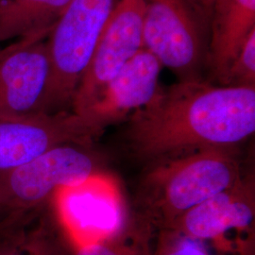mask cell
<instances>
[{
    "label": "cell",
    "instance_id": "6da1fadb",
    "mask_svg": "<svg viewBox=\"0 0 255 255\" xmlns=\"http://www.w3.org/2000/svg\"><path fill=\"white\" fill-rule=\"evenodd\" d=\"M255 132V87L185 81L159 87L129 118L125 137L149 164L208 147L237 146Z\"/></svg>",
    "mask_w": 255,
    "mask_h": 255
},
{
    "label": "cell",
    "instance_id": "7a4b0ae2",
    "mask_svg": "<svg viewBox=\"0 0 255 255\" xmlns=\"http://www.w3.org/2000/svg\"><path fill=\"white\" fill-rule=\"evenodd\" d=\"M150 164L139 188L140 218L161 230L243 177L237 146L203 148Z\"/></svg>",
    "mask_w": 255,
    "mask_h": 255
},
{
    "label": "cell",
    "instance_id": "3957f363",
    "mask_svg": "<svg viewBox=\"0 0 255 255\" xmlns=\"http://www.w3.org/2000/svg\"><path fill=\"white\" fill-rule=\"evenodd\" d=\"M118 0H71L46 39L50 71L42 111L72 106L74 96Z\"/></svg>",
    "mask_w": 255,
    "mask_h": 255
},
{
    "label": "cell",
    "instance_id": "277c9868",
    "mask_svg": "<svg viewBox=\"0 0 255 255\" xmlns=\"http://www.w3.org/2000/svg\"><path fill=\"white\" fill-rule=\"evenodd\" d=\"M209 31L185 0H145L143 48L180 82L201 81Z\"/></svg>",
    "mask_w": 255,
    "mask_h": 255
},
{
    "label": "cell",
    "instance_id": "5b68a950",
    "mask_svg": "<svg viewBox=\"0 0 255 255\" xmlns=\"http://www.w3.org/2000/svg\"><path fill=\"white\" fill-rule=\"evenodd\" d=\"M97 174V160L85 149L74 144L55 146L26 164L0 171V205L29 208Z\"/></svg>",
    "mask_w": 255,
    "mask_h": 255
},
{
    "label": "cell",
    "instance_id": "8992f818",
    "mask_svg": "<svg viewBox=\"0 0 255 255\" xmlns=\"http://www.w3.org/2000/svg\"><path fill=\"white\" fill-rule=\"evenodd\" d=\"M145 0H118L74 96L79 115L143 48Z\"/></svg>",
    "mask_w": 255,
    "mask_h": 255
},
{
    "label": "cell",
    "instance_id": "52a82bcc",
    "mask_svg": "<svg viewBox=\"0 0 255 255\" xmlns=\"http://www.w3.org/2000/svg\"><path fill=\"white\" fill-rule=\"evenodd\" d=\"M101 132L68 111L0 119V171L26 164L55 146L86 144Z\"/></svg>",
    "mask_w": 255,
    "mask_h": 255
},
{
    "label": "cell",
    "instance_id": "ba28073f",
    "mask_svg": "<svg viewBox=\"0 0 255 255\" xmlns=\"http://www.w3.org/2000/svg\"><path fill=\"white\" fill-rule=\"evenodd\" d=\"M58 194L62 216L80 244L116 237L130 222L120 189L107 175L97 174Z\"/></svg>",
    "mask_w": 255,
    "mask_h": 255
},
{
    "label": "cell",
    "instance_id": "9c48e42d",
    "mask_svg": "<svg viewBox=\"0 0 255 255\" xmlns=\"http://www.w3.org/2000/svg\"><path fill=\"white\" fill-rule=\"evenodd\" d=\"M46 39L0 48V119L43 113L50 71Z\"/></svg>",
    "mask_w": 255,
    "mask_h": 255
},
{
    "label": "cell",
    "instance_id": "30bf717a",
    "mask_svg": "<svg viewBox=\"0 0 255 255\" xmlns=\"http://www.w3.org/2000/svg\"><path fill=\"white\" fill-rule=\"evenodd\" d=\"M255 193L254 176H243L235 185L187 211L161 231L201 243H229L230 235L251 233L254 228Z\"/></svg>",
    "mask_w": 255,
    "mask_h": 255
},
{
    "label": "cell",
    "instance_id": "8fae6325",
    "mask_svg": "<svg viewBox=\"0 0 255 255\" xmlns=\"http://www.w3.org/2000/svg\"><path fill=\"white\" fill-rule=\"evenodd\" d=\"M162 65L142 48L78 115L102 131L145 107L159 89Z\"/></svg>",
    "mask_w": 255,
    "mask_h": 255
},
{
    "label": "cell",
    "instance_id": "7c38bea8",
    "mask_svg": "<svg viewBox=\"0 0 255 255\" xmlns=\"http://www.w3.org/2000/svg\"><path fill=\"white\" fill-rule=\"evenodd\" d=\"M255 29V0H217L210 19L206 70L210 82L227 86L230 68Z\"/></svg>",
    "mask_w": 255,
    "mask_h": 255
},
{
    "label": "cell",
    "instance_id": "4fadbf2b",
    "mask_svg": "<svg viewBox=\"0 0 255 255\" xmlns=\"http://www.w3.org/2000/svg\"><path fill=\"white\" fill-rule=\"evenodd\" d=\"M71 0H0V48L46 39Z\"/></svg>",
    "mask_w": 255,
    "mask_h": 255
},
{
    "label": "cell",
    "instance_id": "5bb4252c",
    "mask_svg": "<svg viewBox=\"0 0 255 255\" xmlns=\"http://www.w3.org/2000/svg\"><path fill=\"white\" fill-rule=\"evenodd\" d=\"M151 230L152 226L139 217L116 237L79 244L75 255H151L148 248Z\"/></svg>",
    "mask_w": 255,
    "mask_h": 255
},
{
    "label": "cell",
    "instance_id": "9a60e30c",
    "mask_svg": "<svg viewBox=\"0 0 255 255\" xmlns=\"http://www.w3.org/2000/svg\"><path fill=\"white\" fill-rule=\"evenodd\" d=\"M227 86L255 87V29L248 37L230 68Z\"/></svg>",
    "mask_w": 255,
    "mask_h": 255
},
{
    "label": "cell",
    "instance_id": "2e32d148",
    "mask_svg": "<svg viewBox=\"0 0 255 255\" xmlns=\"http://www.w3.org/2000/svg\"><path fill=\"white\" fill-rule=\"evenodd\" d=\"M158 249L152 255H212L206 246L196 240L162 231Z\"/></svg>",
    "mask_w": 255,
    "mask_h": 255
},
{
    "label": "cell",
    "instance_id": "e0dca14e",
    "mask_svg": "<svg viewBox=\"0 0 255 255\" xmlns=\"http://www.w3.org/2000/svg\"><path fill=\"white\" fill-rule=\"evenodd\" d=\"M0 255H51L49 248L42 241L18 243L0 249Z\"/></svg>",
    "mask_w": 255,
    "mask_h": 255
},
{
    "label": "cell",
    "instance_id": "ac0fdd59",
    "mask_svg": "<svg viewBox=\"0 0 255 255\" xmlns=\"http://www.w3.org/2000/svg\"><path fill=\"white\" fill-rule=\"evenodd\" d=\"M197 16L201 20L203 26L209 31V24L214 4L217 0H185Z\"/></svg>",
    "mask_w": 255,
    "mask_h": 255
}]
</instances>
